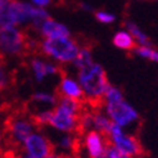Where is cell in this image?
<instances>
[{"label":"cell","mask_w":158,"mask_h":158,"mask_svg":"<svg viewBox=\"0 0 158 158\" xmlns=\"http://www.w3.org/2000/svg\"><path fill=\"white\" fill-rule=\"evenodd\" d=\"M95 19L100 23H104V25H109V23H113L116 21V17L114 14L109 13V12H106V10H98L95 12Z\"/></svg>","instance_id":"cell-18"},{"label":"cell","mask_w":158,"mask_h":158,"mask_svg":"<svg viewBox=\"0 0 158 158\" xmlns=\"http://www.w3.org/2000/svg\"><path fill=\"white\" fill-rule=\"evenodd\" d=\"M0 158H6V157H5L4 154H2V153H0Z\"/></svg>","instance_id":"cell-26"},{"label":"cell","mask_w":158,"mask_h":158,"mask_svg":"<svg viewBox=\"0 0 158 158\" xmlns=\"http://www.w3.org/2000/svg\"><path fill=\"white\" fill-rule=\"evenodd\" d=\"M91 63H94V58H93V53H91L90 46H80L77 57L72 62L73 67L78 71V69H82L85 67L90 66Z\"/></svg>","instance_id":"cell-15"},{"label":"cell","mask_w":158,"mask_h":158,"mask_svg":"<svg viewBox=\"0 0 158 158\" xmlns=\"http://www.w3.org/2000/svg\"><path fill=\"white\" fill-rule=\"evenodd\" d=\"M40 34L43 35L44 39H54V37H62V36H71V32L66 25L59 23L57 21H54L52 18L45 19L40 28Z\"/></svg>","instance_id":"cell-11"},{"label":"cell","mask_w":158,"mask_h":158,"mask_svg":"<svg viewBox=\"0 0 158 158\" xmlns=\"http://www.w3.org/2000/svg\"><path fill=\"white\" fill-rule=\"evenodd\" d=\"M138 57L158 63V50L152 48V46H144V45H136V48L132 50Z\"/></svg>","instance_id":"cell-17"},{"label":"cell","mask_w":158,"mask_h":158,"mask_svg":"<svg viewBox=\"0 0 158 158\" xmlns=\"http://www.w3.org/2000/svg\"><path fill=\"white\" fill-rule=\"evenodd\" d=\"M77 81L84 91L85 103L93 108L102 106L104 94L110 85L106 69L99 63L94 62L90 66L77 71Z\"/></svg>","instance_id":"cell-2"},{"label":"cell","mask_w":158,"mask_h":158,"mask_svg":"<svg viewBox=\"0 0 158 158\" xmlns=\"http://www.w3.org/2000/svg\"><path fill=\"white\" fill-rule=\"evenodd\" d=\"M112 41L116 48L125 50V52H132L136 48V43L134 40V37L130 35L129 31H126V30L117 31L112 39Z\"/></svg>","instance_id":"cell-13"},{"label":"cell","mask_w":158,"mask_h":158,"mask_svg":"<svg viewBox=\"0 0 158 158\" xmlns=\"http://www.w3.org/2000/svg\"><path fill=\"white\" fill-rule=\"evenodd\" d=\"M106 154H107V158H131L129 156L121 153L120 151H117V149L114 147H112V145H108Z\"/></svg>","instance_id":"cell-20"},{"label":"cell","mask_w":158,"mask_h":158,"mask_svg":"<svg viewBox=\"0 0 158 158\" xmlns=\"http://www.w3.org/2000/svg\"><path fill=\"white\" fill-rule=\"evenodd\" d=\"M102 109L112 123L125 130L135 127L140 122V114L136 108L125 99L122 90L117 86L109 85L102 100Z\"/></svg>","instance_id":"cell-1"},{"label":"cell","mask_w":158,"mask_h":158,"mask_svg":"<svg viewBox=\"0 0 158 158\" xmlns=\"http://www.w3.org/2000/svg\"><path fill=\"white\" fill-rule=\"evenodd\" d=\"M126 26V31H129L130 35L134 37V40L138 45H144V46H151V39L149 36L141 30L135 22L132 21H127L125 23Z\"/></svg>","instance_id":"cell-14"},{"label":"cell","mask_w":158,"mask_h":158,"mask_svg":"<svg viewBox=\"0 0 158 158\" xmlns=\"http://www.w3.org/2000/svg\"><path fill=\"white\" fill-rule=\"evenodd\" d=\"M57 95L58 97H64V98H71L75 100L85 102L84 98V91L81 89L80 84L77 80L69 77L68 75L60 72V81L57 88Z\"/></svg>","instance_id":"cell-9"},{"label":"cell","mask_w":158,"mask_h":158,"mask_svg":"<svg viewBox=\"0 0 158 158\" xmlns=\"http://www.w3.org/2000/svg\"><path fill=\"white\" fill-rule=\"evenodd\" d=\"M4 144H5V134H4V130L2 127L0 129V153H2V151H3Z\"/></svg>","instance_id":"cell-23"},{"label":"cell","mask_w":158,"mask_h":158,"mask_svg":"<svg viewBox=\"0 0 158 158\" xmlns=\"http://www.w3.org/2000/svg\"><path fill=\"white\" fill-rule=\"evenodd\" d=\"M139 158H143V157H139Z\"/></svg>","instance_id":"cell-28"},{"label":"cell","mask_w":158,"mask_h":158,"mask_svg":"<svg viewBox=\"0 0 158 158\" xmlns=\"http://www.w3.org/2000/svg\"><path fill=\"white\" fill-rule=\"evenodd\" d=\"M32 2V4L35 6H39V8H45V6H48L50 3H52V0H31Z\"/></svg>","instance_id":"cell-21"},{"label":"cell","mask_w":158,"mask_h":158,"mask_svg":"<svg viewBox=\"0 0 158 158\" xmlns=\"http://www.w3.org/2000/svg\"><path fill=\"white\" fill-rule=\"evenodd\" d=\"M15 158H30V157H27L25 153H19V154L15 156Z\"/></svg>","instance_id":"cell-25"},{"label":"cell","mask_w":158,"mask_h":158,"mask_svg":"<svg viewBox=\"0 0 158 158\" xmlns=\"http://www.w3.org/2000/svg\"><path fill=\"white\" fill-rule=\"evenodd\" d=\"M35 48L30 36L17 27L0 28V53L10 57L27 55Z\"/></svg>","instance_id":"cell-5"},{"label":"cell","mask_w":158,"mask_h":158,"mask_svg":"<svg viewBox=\"0 0 158 158\" xmlns=\"http://www.w3.org/2000/svg\"><path fill=\"white\" fill-rule=\"evenodd\" d=\"M31 100L36 104H45V106H57L58 102V95L57 93L52 94V93H46V91H37L31 95Z\"/></svg>","instance_id":"cell-16"},{"label":"cell","mask_w":158,"mask_h":158,"mask_svg":"<svg viewBox=\"0 0 158 158\" xmlns=\"http://www.w3.org/2000/svg\"><path fill=\"white\" fill-rule=\"evenodd\" d=\"M108 145L107 136L95 130L88 131L81 136V148L85 151L88 158H99L106 154Z\"/></svg>","instance_id":"cell-8"},{"label":"cell","mask_w":158,"mask_h":158,"mask_svg":"<svg viewBox=\"0 0 158 158\" xmlns=\"http://www.w3.org/2000/svg\"><path fill=\"white\" fill-rule=\"evenodd\" d=\"M36 125L34 123L30 113L25 112L23 109H17L5 118L3 130L5 134V144L4 147L17 149L25 143V140L36 131Z\"/></svg>","instance_id":"cell-3"},{"label":"cell","mask_w":158,"mask_h":158,"mask_svg":"<svg viewBox=\"0 0 158 158\" xmlns=\"http://www.w3.org/2000/svg\"><path fill=\"white\" fill-rule=\"evenodd\" d=\"M45 158H72L71 156H67V154H63V153H59V152H53L52 154H49L48 157Z\"/></svg>","instance_id":"cell-22"},{"label":"cell","mask_w":158,"mask_h":158,"mask_svg":"<svg viewBox=\"0 0 158 158\" xmlns=\"http://www.w3.org/2000/svg\"><path fill=\"white\" fill-rule=\"evenodd\" d=\"M106 136L108 139L109 145L114 147L121 153L131 158H139L143 156V147H141L139 139L134 134L120 127V126L112 123Z\"/></svg>","instance_id":"cell-6"},{"label":"cell","mask_w":158,"mask_h":158,"mask_svg":"<svg viewBox=\"0 0 158 158\" xmlns=\"http://www.w3.org/2000/svg\"><path fill=\"white\" fill-rule=\"evenodd\" d=\"M39 48L46 57L62 64H67L75 60L80 50V45L71 36H62L54 39H44L39 44Z\"/></svg>","instance_id":"cell-4"},{"label":"cell","mask_w":158,"mask_h":158,"mask_svg":"<svg viewBox=\"0 0 158 158\" xmlns=\"http://www.w3.org/2000/svg\"><path fill=\"white\" fill-rule=\"evenodd\" d=\"M4 55L0 53V90H4L9 85V77H8L5 69H4V63H3Z\"/></svg>","instance_id":"cell-19"},{"label":"cell","mask_w":158,"mask_h":158,"mask_svg":"<svg viewBox=\"0 0 158 158\" xmlns=\"http://www.w3.org/2000/svg\"><path fill=\"white\" fill-rule=\"evenodd\" d=\"M10 0H0V10L3 9V8H5L8 4H9Z\"/></svg>","instance_id":"cell-24"},{"label":"cell","mask_w":158,"mask_h":158,"mask_svg":"<svg viewBox=\"0 0 158 158\" xmlns=\"http://www.w3.org/2000/svg\"><path fill=\"white\" fill-rule=\"evenodd\" d=\"M30 67L32 71V75L37 82H43L48 76H55L60 75L62 68L52 62H48L45 59H41L39 57H34L30 60Z\"/></svg>","instance_id":"cell-10"},{"label":"cell","mask_w":158,"mask_h":158,"mask_svg":"<svg viewBox=\"0 0 158 158\" xmlns=\"http://www.w3.org/2000/svg\"><path fill=\"white\" fill-rule=\"evenodd\" d=\"M23 153L30 158H45L55 152V145L44 134L35 131L22 144Z\"/></svg>","instance_id":"cell-7"},{"label":"cell","mask_w":158,"mask_h":158,"mask_svg":"<svg viewBox=\"0 0 158 158\" xmlns=\"http://www.w3.org/2000/svg\"><path fill=\"white\" fill-rule=\"evenodd\" d=\"M0 110H2V98H0Z\"/></svg>","instance_id":"cell-27"},{"label":"cell","mask_w":158,"mask_h":158,"mask_svg":"<svg viewBox=\"0 0 158 158\" xmlns=\"http://www.w3.org/2000/svg\"><path fill=\"white\" fill-rule=\"evenodd\" d=\"M110 126H112V121L103 112V109L93 108V130L103 134V135H107Z\"/></svg>","instance_id":"cell-12"}]
</instances>
